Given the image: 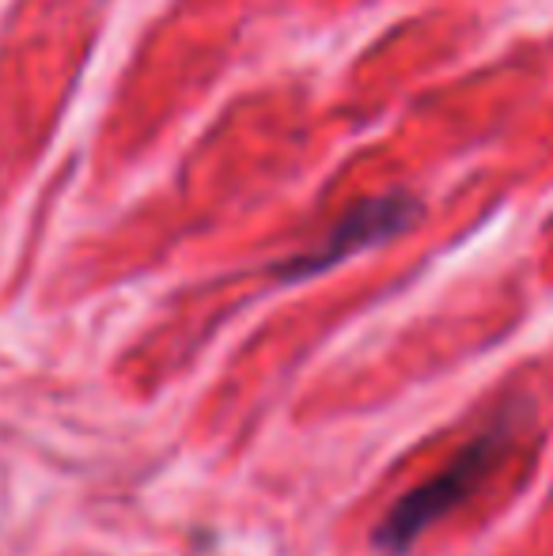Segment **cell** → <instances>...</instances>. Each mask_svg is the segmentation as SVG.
<instances>
[{
	"label": "cell",
	"mask_w": 553,
	"mask_h": 556,
	"mask_svg": "<svg viewBox=\"0 0 553 556\" xmlns=\"http://www.w3.org/2000/svg\"><path fill=\"white\" fill-rule=\"evenodd\" d=\"M417 216V201L406 198V193H387V198L376 201H364V205L349 208L338 224L330 227L318 247H311L307 254L292 257V262L280 265V280H303V277H315V273L330 269V265L345 262L349 254L364 247H376V242L391 239V235L406 231Z\"/></svg>",
	"instance_id": "2"
},
{
	"label": "cell",
	"mask_w": 553,
	"mask_h": 556,
	"mask_svg": "<svg viewBox=\"0 0 553 556\" xmlns=\"http://www.w3.org/2000/svg\"><path fill=\"white\" fill-rule=\"evenodd\" d=\"M508 443H512V417L504 413V417L493 420L486 432L474 435V440L466 443L463 451L432 477V481H425V484H417L414 492H406V496L384 515V522L372 530V545L387 556L410 553L428 527L448 519L458 504H466V500L481 489V481H486V477L493 473L497 462L504 458Z\"/></svg>",
	"instance_id": "1"
}]
</instances>
